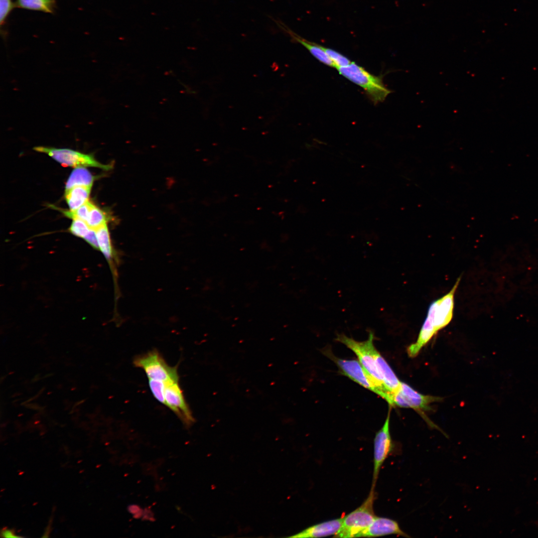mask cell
<instances>
[{
	"mask_svg": "<svg viewBox=\"0 0 538 538\" xmlns=\"http://www.w3.org/2000/svg\"><path fill=\"white\" fill-rule=\"evenodd\" d=\"M92 203L87 201L84 204L74 211H62L67 217L72 219H80L85 222L87 220Z\"/></svg>",
	"mask_w": 538,
	"mask_h": 538,
	"instance_id": "cell-20",
	"label": "cell"
},
{
	"mask_svg": "<svg viewBox=\"0 0 538 538\" xmlns=\"http://www.w3.org/2000/svg\"><path fill=\"white\" fill-rule=\"evenodd\" d=\"M460 280L459 277L448 293L430 304L416 341L407 348L410 357L417 356L421 349L432 338L451 321L454 308L455 293Z\"/></svg>",
	"mask_w": 538,
	"mask_h": 538,
	"instance_id": "cell-1",
	"label": "cell"
},
{
	"mask_svg": "<svg viewBox=\"0 0 538 538\" xmlns=\"http://www.w3.org/2000/svg\"><path fill=\"white\" fill-rule=\"evenodd\" d=\"M442 398L424 395L413 389L407 384L401 382L400 387L394 396V406L411 408L418 412L430 409V404L439 402Z\"/></svg>",
	"mask_w": 538,
	"mask_h": 538,
	"instance_id": "cell-7",
	"label": "cell"
},
{
	"mask_svg": "<svg viewBox=\"0 0 538 538\" xmlns=\"http://www.w3.org/2000/svg\"><path fill=\"white\" fill-rule=\"evenodd\" d=\"M343 374L364 388L384 399L383 392L375 384L360 363L355 360H344L329 355Z\"/></svg>",
	"mask_w": 538,
	"mask_h": 538,
	"instance_id": "cell-10",
	"label": "cell"
},
{
	"mask_svg": "<svg viewBox=\"0 0 538 538\" xmlns=\"http://www.w3.org/2000/svg\"><path fill=\"white\" fill-rule=\"evenodd\" d=\"M33 149L48 154L64 166L94 167L105 170L113 167L112 164H103L98 162L93 155L70 149L39 146L34 147Z\"/></svg>",
	"mask_w": 538,
	"mask_h": 538,
	"instance_id": "cell-6",
	"label": "cell"
},
{
	"mask_svg": "<svg viewBox=\"0 0 538 538\" xmlns=\"http://www.w3.org/2000/svg\"><path fill=\"white\" fill-rule=\"evenodd\" d=\"M166 405L179 417L185 425L190 426L194 422L191 411L184 398L178 381L165 383Z\"/></svg>",
	"mask_w": 538,
	"mask_h": 538,
	"instance_id": "cell-8",
	"label": "cell"
},
{
	"mask_svg": "<svg viewBox=\"0 0 538 538\" xmlns=\"http://www.w3.org/2000/svg\"><path fill=\"white\" fill-rule=\"evenodd\" d=\"M90 228L84 221L80 219H73L69 228V231L73 235L84 238Z\"/></svg>",
	"mask_w": 538,
	"mask_h": 538,
	"instance_id": "cell-23",
	"label": "cell"
},
{
	"mask_svg": "<svg viewBox=\"0 0 538 538\" xmlns=\"http://www.w3.org/2000/svg\"><path fill=\"white\" fill-rule=\"evenodd\" d=\"M110 219L109 216L103 210L92 204L86 223L91 229L96 230L102 225L107 224Z\"/></svg>",
	"mask_w": 538,
	"mask_h": 538,
	"instance_id": "cell-19",
	"label": "cell"
},
{
	"mask_svg": "<svg viewBox=\"0 0 538 538\" xmlns=\"http://www.w3.org/2000/svg\"><path fill=\"white\" fill-rule=\"evenodd\" d=\"M337 69L340 75L362 88L375 105L384 102L392 92L385 85L382 76L372 74L354 62Z\"/></svg>",
	"mask_w": 538,
	"mask_h": 538,
	"instance_id": "cell-3",
	"label": "cell"
},
{
	"mask_svg": "<svg viewBox=\"0 0 538 538\" xmlns=\"http://www.w3.org/2000/svg\"><path fill=\"white\" fill-rule=\"evenodd\" d=\"M0 536L2 538H22L21 536H16L13 530L6 528L1 530Z\"/></svg>",
	"mask_w": 538,
	"mask_h": 538,
	"instance_id": "cell-26",
	"label": "cell"
},
{
	"mask_svg": "<svg viewBox=\"0 0 538 538\" xmlns=\"http://www.w3.org/2000/svg\"><path fill=\"white\" fill-rule=\"evenodd\" d=\"M374 333L370 331L368 339L364 341H357L344 334L338 335L336 340L344 344L356 354L366 372L384 393V399L393 406V396L386 389L376 363L375 352L377 349L374 345Z\"/></svg>",
	"mask_w": 538,
	"mask_h": 538,
	"instance_id": "cell-2",
	"label": "cell"
},
{
	"mask_svg": "<svg viewBox=\"0 0 538 538\" xmlns=\"http://www.w3.org/2000/svg\"><path fill=\"white\" fill-rule=\"evenodd\" d=\"M390 413L382 427L376 434L374 442V469L372 487H375L380 469L393 450L394 445L390 432Z\"/></svg>",
	"mask_w": 538,
	"mask_h": 538,
	"instance_id": "cell-9",
	"label": "cell"
},
{
	"mask_svg": "<svg viewBox=\"0 0 538 538\" xmlns=\"http://www.w3.org/2000/svg\"><path fill=\"white\" fill-rule=\"evenodd\" d=\"M322 48L333 61L336 68L347 66L352 62L347 57L334 50L323 46Z\"/></svg>",
	"mask_w": 538,
	"mask_h": 538,
	"instance_id": "cell-22",
	"label": "cell"
},
{
	"mask_svg": "<svg viewBox=\"0 0 538 538\" xmlns=\"http://www.w3.org/2000/svg\"><path fill=\"white\" fill-rule=\"evenodd\" d=\"M83 239L93 248L99 250V245L95 230L90 229L88 234Z\"/></svg>",
	"mask_w": 538,
	"mask_h": 538,
	"instance_id": "cell-25",
	"label": "cell"
},
{
	"mask_svg": "<svg viewBox=\"0 0 538 538\" xmlns=\"http://www.w3.org/2000/svg\"><path fill=\"white\" fill-rule=\"evenodd\" d=\"M148 384L154 398L161 404L166 405L164 396L165 382L160 380L149 379Z\"/></svg>",
	"mask_w": 538,
	"mask_h": 538,
	"instance_id": "cell-21",
	"label": "cell"
},
{
	"mask_svg": "<svg viewBox=\"0 0 538 538\" xmlns=\"http://www.w3.org/2000/svg\"><path fill=\"white\" fill-rule=\"evenodd\" d=\"M391 535L410 537L401 529L397 521L388 518L376 517L372 523L358 534L356 538L376 537Z\"/></svg>",
	"mask_w": 538,
	"mask_h": 538,
	"instance_id": "cell-11",
	"label": "cell"
},
{
	"mask_svg": "<svg viewBox=\"0 0 538 538\" xmlns=\"http://www.w3.org/2000/svg\"><path fill=\"white\" fill-rule=\"evenodd\" d=\"M92 186H77L65 190L64 197L71 211L84 204L89 197Z\"/></svg>",
	"mask_w": 538,
	"mask_h": 538,
	"instance_id": "cell-15",
	"label": "cell"
},
{
	"mask_svg": "<svg viewBox=\"0 0 538 538\" xmlns=\"http://www.w3.org/2000/svg\"><path fill=\"white\" fill-rule=\"evenodd\" d=\"M95 231L99 245V250L108 261H111L114 254L107 224L102 225L97 229Z\"/></svg>",
	"mask_w": 538,
	"mask_h": 538,
	"instance_id": "cell-18",
	"label": "cell"
},
{
	"mask_svg": "<svg viewBox=\"0 0 538 538\" xmlns=\"http://www.w3.org/2000/svg\"><path fill=\"white\" fill-rule=\"evenodd\" d=\"M275 22L278 27L291 37L292 40L303 45L317 60L326 65L335 68L334 63L326 53L322 45L302 38L290 29L282 21L275 20Z\"/></svg>",
	"mask_w": 538,
	"mask_h": 538,
	"instance_id": "cell-12",
	"label": "cell"
},
{
	"mask_svg": "<svg viewBox=\"0 0 538 538\" xmlns=\"http://www.w3.org/2000/svg\"><path fill=\"white\" fill-rule=\"evenodd\" d=\"M343 518L333 519L311 526L290 538H309L335 536L341 527Z\"/></svg>",
	"mask_w": 538,
	"mask_h": 538,
	"instance_id": "cell-13",
	"label": "cell"
},
{
	"mask_svg": "<svg viewBox=\"0 0 538 538\" xmlns=\"http://www.w3.org/2000/svg\"><path fill=\"white\" fill-rule=\"evenodd\" d=\"M15 4L19 8L52 13L56 7V0H16Z\"/></svg>",
	"mask_w": 538,
	"mask_h": 538,
	"instance_id": "cell-17",
	"label": "cell"
},
{
	"mask_svg": "<svg viewBox=\"0 0 538 538\" xmlns=\"http://www.w3.org/2000/svg\"><path fill=\"white\" fill-rule=\"evenodd\" d=\"M134 364L135 367L143 369L148 379L165 383L179 380L176 368L169 366L157 350L136 356Z\"/></svg>",
	"mask_w": 538,
	"mask_h": 538,
	"instance_id": "cell-5",
	"label": "cell"
},
{
	"mask_svg": "<svg viewBox=\"0 0 538 538\" xmlns=\"http://www.w3.org/2000/svg\"><path fill=\"white\" fill-rule=\"evenodd\" d=\"M15 4L11 0H0V22L3 25Z\"/></svg>",
	"mask_w": 538,
	"mask_h": 538,
	"instance_id": "cell-24",
	"label": "cell"
},
{
	"mask_svg": "<svg viewBox=\"0 0 538 538\" xmlns=\"http://www.w3.org/2000/svg\"><path fill=\"white\" fill-rule=\"evenodd\" d=\"M375 488L371 487L368 497L361 506L343 518L341 527L334 537L356 538L372 523L377 517L373 508Z\"/></svg>",
	"mask_w": 538,
	"mask_h": 538,
	"instance_id": "cell-4",
	"label": "cell"
},
{
	"mask_svg": "<svg viewBox=\"0 0 538 538\" xmlns=\"http://www.w3.org/2000/svg\"><path fill=\"white\" fill-rule=\"evenodd\" d=\"M375 360L378 370L383 379L384 385L394 397L400 387L401 382L377 350L375 352Z\"/></svg>",
	"mask_w": 538,
	"mask_h": 538,
	"instance_id": "cell-14",
	"label": "cell"
},
{
	"mask_svg": "<svg viewBox=\"0 0 538 538\" xmlns=\"http://www.w3.org/2000/svg\"><path fill=\"white\" fill-rule=\"evenodd\" d=\"M95 177L84 167L73 170L66 183L65 190L77 186H92Z\"/></svg>",
	"mask_w": 538,
	"mask_h": 538,
	"instance_id": "cell-16",
	"label": "cell"
}]
</instances>
